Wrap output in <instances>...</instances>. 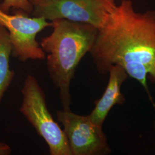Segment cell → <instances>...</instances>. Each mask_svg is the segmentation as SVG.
<instances>
[{
    "instance_id": "obj_10",
    "label": "cell",
    "mask_w": 155,
    "mask_h": 155,
    "mask_svg": "<svg viewBox=\"0 0 155 155\" xmlns=\"http://www.w3.org/2000/svg\"><path fill=\"white\" fill-rule=\"evenodd\" d=\"M11 152V148L8 144L0 142V155H9Z\"/></svg>"
},
{
    "instance_id": "obj_2",
    "label": "cell",
    "mask_w": 155,
    "mask_h": 155,
    "mask_svg": "<svg viewBox=\"0 0 155 155\" xmlns=\"http://www.w3.org/2000/svg\"><path fill=\"white\" fill-rule=\"evenodd\" d=\"M52 22L53 31L41 40L40 46L47 53V64L50 78L59 90L63 110L71 103L70 85L79 62L94 45L98 29L87 24L66 19Z\"/></svg>"
},
{
    "instance_id": "obj_6",
    "label": "cell",
    "mask_w": 155,
    "mask_h": 155,
    "mask_svg": "<svg viewBox=\"0 0 155 155\" xmlns=\"http://www.w3.org/2000/svg\"><path fill=\"white\" fill-rule=\"evenodd\" d=\"M57 119L63 127L72 155H106L111 153L102 127L92 122L88 116L69 110L57 111Z\"/></svg>"
},
{
    "instance_id": "obj_7",
    "label": "cell",
    "mask_w": 155,
    "mask_h": 155,
    "mask_svg": "<svg viewBox=\"0 0 155 155\" xmlns=\"http://www.w3.org/2000/svg\"><path fill=\"white\" fill-rule=\"evenodd\" d=\"M109 79L107 87L100 100L95 102V107L89 114V118L95 124L102 127L111 109L116 105H122L125 97L121 87L128 77L122 67L113 65L109 70Z\"/></svg>"
},
{
    "instance_id": "obj_12",
    "label": "cell",
    "mask_w": 155,
    "mask_h": 155,
    "mask_svg": "<svg viewBox=\"0 0 155 155\" xmlns=\"http://www.w3.org/2000/svg\"></svg>"
},
{
    "instance_id": "obj_1",
    "label": "cell",
    "mask_w": 155,
    "mask_h": 155,
    "mask_svg": "<svg viewBox=\"0 0 155 155\" xmlns=\"http://www.w3.org/2000/svg\"><path fill=\"white\" fill-rule=\"evenodd\" d=\"M90 53L101 74L119 65L150 97L147 79L155 84V11L139 12L131 0H121L98 29Z\"/></svg>"
},
{
    "instance_id": "obj_8",
    "label": "cell",
    "mask_w": 155,
    "mask_h": 155,
    "mask_svg": "<svg viewBox=\"0 0 155 155\" xmlns=\"http://www.w3.org/2000/svg\"><path fill=\"white\" fill-rule=\"evenodd\" d=\"M13 46L8 31L0 25V103L15 77L9 61Z\"/></svg>"
},
{
    "instance_id": "obj_5",
    "label": "cell",
    "mask_w": 155,
    "mask_h": 155,
    "mask_svg": "<svg viewBox=\"0 0 155 155\" xmlns=\"http://www.w3.org/2000/svg\"><path fill=\"white\" fill-rule=\"evenodd\" d=\"M0 25L9 33L14 57L22 62L45 59V53L36 36L45 28L52 27V22L40 17H29L21 11L10 15L0 9Z\"/></svg>"
},
{
    "instance_id": "obj_3",
    "label": "cell",
    "mask_w": 155,
    "mask_h": 155,
    "mask_svg": "<svg viewBox=\"0 0 155 155\" xmlns=\"http://www.w3.org/2000/svg\"><path fill=\"white\" fill-rule=\"evenodd\" d=\"M20 112L48 145L50 155H72L63 130L48 110L44 91L35 77L28 75L21 90Z\"/></svg>"
},
{
    "instance_id": "obj_9",
    "label": "cell",
    "mask_w": 155,
    "mask_h": 155,
    "mask_svg": "<svg viewBox=\"0 0 155 155\" xmlns=\"http://www.w3.org/2000/svg\"><path fill=\"white\" fill-rule=\"evenodd\" d=\"M33 8L29 0H4L0 4V9L6 13L11 9H13L29 14L33 11Z\"/></svg>"
},
{
    "instance_id": "obj_4",
    "label": "cell",
    "mask_w": 155,
    "mask_h": 155,
    "mask_svg": "<svg viewBox=\"0 0 155 155\" xmlns=\"http://www.w3.org/2000/svg\"><path fill=\"white\" fill-rule=\"evenodd\" d=\"M117 5L115 0H47L35 6L32 13L48 21L66 19L100 29Z\"/></svg>"
},
{
    "instance_id": "obj_11",
    "label": "cell",
    "mask_w": 155,
    "mask_h": 155,
    "mask_svg": "<svg viewBox=\"0 0 155 155\" xmlns=\"http://www.w3.org/2000/svg\"><path fill=\"white\" fill-rule=\"evenodd\" d=\"M29 1L32 4L33 7H35L36 6L45 3V2H46L47 0H29Z\"/></svg>"
}]
</instances>
